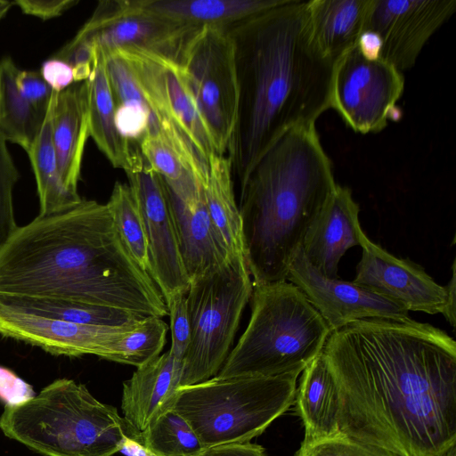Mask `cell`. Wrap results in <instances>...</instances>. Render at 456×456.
<instances>
[{"label": "cell", "instance_id": "cell-23", "mask_svg": "<svg viewBox=\"0 0 456 456\" xmlns=\"http://www.w3.org/2000/svg\"><path fill=\"white\" fill-rule=\"evenodd\" d=\"M371 0L306 1L313 39L334 63L354 47L364 31Z\"/></svg>", "mask_w": 456, "mask_h": 456}, {"label": "cell", "instance_id": "cell-38", "mask_svg": "<svg viewBox=\"0 0 456 456\" xmlns=\"http://www.w3.org/2000/svg\"><path fill=\"white\" fill-rule=\"evenodd\" d=\"M32 387L11 370L0 366V399L6 404H18L35 396Z\"/></svg>", "mask_w": 456, "mask_h": 456}, {"label": "cell", "instance_id": "cell-16", "mask_svg": "<svg viewBox=\"0 0 456 456\" xmlns=\"http://www.w3.org/2000/svg\"><path fill=\"white\" fill-rule=\"evenodd\" d=\"M137 322L121 326H95L57 321L27 313L0 295V335L54 355L92 354L111 361L116 343Z\"/></svg>", "mask_w": 456, "mask_h": 456}, {"label": "cell", "instance_id": "cell-7", "mask_svg": "<svg viewBox=\"0 0 456 456\" xmlns=\"http://www.w3.org/2000/svg\"><path fill=\"white\" fill-rule=\"evenodd\" d=\"M298 375L215 376L178 387L171 409L189 423L204 449L250 442L294 404Z\"/></svg>", "mask_w": 456, "mask_h": 456}, {"label": "cell", "instance_id": "cell-12", "mask_svg": "<svg viewBox=\"0 0 456 456\" xmlns=\"http://www.w3.org/2000/svg\"><path fill=\"white\" fill-rule=\"evenodd\" d=\"M200 28L163 17L140 0H105L98 3L74 38L91 42L103 54L137 47L179 63L187 41Z\"/></svg>", "mask_w": 456, "mask_h": 456}, {"label": "cell", "instance_id": "cell-40", "mask_svg": "<svg viewBox=\"0 0 456 456\" xmlns=\"http://www.w3.org/2000/svg\"><path fill=\"white\" fill-rule=\"evenodd\" d=\"M39 72L52 90L57 93L75 83L72 68L64 61L55 57L45 61Z\"/></svg>", "mask_w": 456, "mask_h": 456}, {"label": "cell", "instance_id": "cell-10", "mask_svg": "<svg viewBox=\"0 0 456 456\" xmlns=\"http://www.w3.org/2000/svg\"><path fill=\"white\" fill-rule=\"evenodd\" d=\"M113 52L126 61L150 108V131L183 137L209 166L212 156L219 155L217 147L180 63L137 47Z\"/></svg>", "mask_w": 456, "mask_h": 456}, {"label": "cell", "instance_id": "cell-1", "mask_svg": "<svg viewBox=\"0 0 456 456\" xmlns=\"http://www.w3.org/2000/svg\"><path fill=\"white\" fill-rule=\"evenodd\" d=\"M338 435L389 456H456V342L412 319H364L330 335Z\"/></svg>", "mask_w": 456, "mask_h": 456}, {"label": "cell", "instance_id": "cell-42", "mask_svg": "<svg viewBox=\"0 0 456 456\" xmlns=\"http://www.w3.org/2000/svg\"><path fill=\"white\" fill-rule=\"evenodd\" d=\"M455 260H453L452 265V276L445 286L447 296H446V304L442 314L446 321L450 323V325L454 329L456 324V316H455V290H456V273H455Z\"/></svg>", "mask_w": 456, "mask_h": 456}, {"label": "cell", "instance_id": "cell-30", "mask_svg": "<svg viewBox=\"0 0 456 456\" xmlns=\"http://www.w3.org/2000/svg\"><path fill=\"white\" fill-rule=\"evenodd\" d=\"M107 207L125 246L138 265L149 273V249L144 223L129 185L117 181Z\"/></svg>", "mask_w": 456, "mask_h": 456}, {"label": "cell", "instance_id": "cell-14", "mask_svg": "<svg viewBox=\"0 0 456 456\" xmlns=\"http://www.w3.org/2000/svg\"><path fill=\"white\" fill-rule=\"evenodd\" d=\"M142 216L149 249V273L167 304L186 294L190 280L184 269L163 178L145 162L126 174Z\"/></svg>", "mask_w": 456, "mask_h": 456}, {"label": "cell", "instance_id": "cell-41", "mask_svg": "<svg viewBox=\"0 0 456 456\" xmlns=\"http://www.w3.org/2000/svg\"><path fill=\"white\" fill-rule=\"evenodd\" d=\"M199 456H265V449L256 444L231 443L205 449Z\"/></svg>", "mask_w": 456, "mask_h": 456}, {"label": "cell", "instance_id": "cell-3", "mask_svg": "<svg viewBox=\"0 0 456 456\" xmlns=\"http://www.w3.org/2000/svg\"><path fill=\"white\" fill-rule=\"evenodd\" d=\"M227 29L235 43L239 112L228 158L241 188L288 129L330 109L334 62L315 45L306 1L289 0Z\"/></svg>", "mask_w": 456, "mask_h": 456}, {"label": "cell", "instance_id": "cell-24", "mask_svg": "<svg viewBox=\"0 0 456 456\" xmlns=\"http://www.w3.org/2000/svg\"><path fill=\"white\" fill-rule=\"evenodd\" d=\"M294 403L305 429L302 443L338 436L337 388L323 352L302 371Z\"/></svg>", "mask_w": 456, "mask_h": 456}, {"label": "cell", "instance_id": "cell-9", "mask_svg": "<svg viewBox=\"0 0 456 456\" xmlns=\"http://www.w3.org/2000/svg\"><path fill=\"white\" fill-rule=\"evenodd\" d=\"M179 63L219 155L228 156L238 122L240 96L232 34L224 27H201L187 41Z\"/></svg>", "mask_w": 456, "mask_h": 456}, {"label": "cell", "instance_id": "cell-36", "mask_svg": "<svg viewBox=\"0 0 456 456\" xmlns=\"http://www.w3.org/2000/svg\"><path fill=\"white\" fill-rule=\"evenodd\" d=\"M170 319L171 346L169 351L176 358L183 360L191 339L186 294L175 295L167 304Z\"/></svg>", "mask_w": 456, "mask_h": 456}, {"label": "cell", "instance_id": "cell-39", "mask_svg": "<svg viewBox=\"0 0 456 456\" xmlns=\"http://www.w3.org/2000/svg\"><path fill=\"white\" fill-rule=\"evenodd\" d=\"M23 13L49 20L61 15L78 4L77 0H17L12 2Z\"/></svg>", "mask_w": 456, "mask_h": 456}, {"label": "cell", "instance_id": "cell-25", "mask_svg": "<svg viewBox=\"0 0 456 456\" xmlns=\"http://www.w3.org/2000/svg\"><path fill=\"white\" fill-rule=\"evenodd\" d=\"M289 0H140L141 4L163 17L195 27L226 28Z\"/></svg>", "mask_w": 456, "mask_h": 456}, {"label": "cell", "instance_id": "cell-15", "mask_svg": "<svg viewBox=\"0 0 456 456\" xmlns=\"http://www.w3.org/2000/svg\"><path fill=\"white\" fill-rule=\"evenodd\" d=\"M287 281L303 292L331 331L364 319H411L405 307L392 300L353 281L322 275L309 264L301 248L289 265Z\"/></svg>", "mask_w": 456, "mask_h": 456}, {"label": "cell", "instance_id": "cell-18", "mask_svg": "<svg viewBox=\"0 0 456 456\" xmlns=\"http://www.w3.org/2000/svg\"><path fill=\"white\" fill-rule=\"evenodd\" d=\"M359 213L360 207L352 191L337 183L301 246L306 260L322 275L338 278V263L346 250L361 247L367 238L359 222Z\"/></svg>", "mask_w": 456, "mask_h": 456}, {"label": "cell", "instance_id": "cell-6", "mask_svg": "<svg viewBox=\"0 0 456 456\" xmlns=\"http://www.w3.org/2000/svg\"><path fill=\"white\" fill-rule=\"evenodd\" d=\"M0 428L45 456H113L128 436L115 407L69 379L54 380L25 402L6 404Z\"/></svg>", "mask_w": 456, "mask_h": 456}, {"label": "cell", "instance_id": "cell-43", "mask_svg": "<svg viewBox=\"0 0 456 456\" xmlns=\"http://www.w3.org/2000/svg\"><path fill=\"white\" fill-rule=\"evenodd\" d=\"M119 452L125 456H156L142 443L128 436L125 438Z\"/></svg>", "mask_w": 456, "mask_h": 456}, {"label": "cell", "instance_id": "cell-4", "mask_svg": "<svg viewBox=\"0 0 456 456\" xmlns=\"http://www.w3.org/2000/svg\"><path fill=\"white\" fill-rule=\"evenodd\" d=\"M336 185L315 124L288 129L263 153L240 188L239 208L253 285L287 281L293 257Z\"/></svg>", "mask_w": 456, "mask_h": 456}, {"label": "cell", "instance_id": "cell-29", "mask_svg": "<svg viewBox=\"0 0 456 456\" xmlns=\"http://www.w3.org/2000/svg\"><path fill=\"white\" fill-rule=\"evenodd\" d=\"M2 296L11 305L27 313L77 324L121 326L143 319L120 309L82 302L46 297Z\"/></svg>", "mask_w": 456, "mask_h": 456}, {"label": "cell", "instance_id": "cell-28", "mask_svg": "<svg viewBox=\"0 0 456 456\" xmlns=\"http://www.w3.org/2000/svg\"><path fill=\"white\" fill-rule=\"evenodd\" d=\"M19 70L11 57L0 60V130L7 141L27 152L46 113L38 112L20 94L16 84Z\"/></svg>", "mask_w": 456, "mask_h": 456}, {"label": "cell", "instance_id": "cell-27", "mask_svg": "<svg viewBox=\"0 0 456 456\" xmlns=\"http://www.w3.org/2000/svg\"><path fill=\"white\" fill-rule=\"evenodd\" d=\"M232 176L231 159L227 156L213 155L203 192L210 218L230 255L245 258L241 217Z\"/></svg>", "mask_w": 456, "mask_h": 456}, {"label": "cell", "instance_id": "cell-34", "mask_svg": "<svg viewBox=\"0 0 456 456\" xmlns=\"http://www.w3.org/2000/svg\"><path fill=\"white\" fill-rule=\"evenodd\" d=\"M20 177L7 147V140L0 130V245L17 229L12 192Z\"/></svg>", "mask_w": 456, "mask_h": 456}, {"label": "cell", "instance_id": "cell-11", "mask_svg": "<svg viewBox=\"0 0 456 456\" xmlns=\"http://www.w3.org/2000/svg\"><path fill=\"white\" fill-rule=\"evenodd\" d=\"M403 72L380 58L366 56L357 44L333 66L330 108L352 130L382 131L404 90Z\"/></svg>", "mask_w": 456, "mask_h": 456}, {"label": "cell", "instance_id": "cell-31", "mask_svg": "<svg viewBox=\"0 0 456 456\" xmlns=\"http://www.w3.org/2000/svg\"><path fill=\"white\" fill-rule=\"evenodd\" d=\"M156 456H199L205 449L189 423L172 409L136 439Z\"/></svg>", "mask_w": 456, "mask_h": 456}, {"label": "cell", "instance_id": "cell-33", "mask_svg": "<svg viewBox=\"0 0 456 456\" xmlns=\"http://www.w3.org/2000/svg\"><path fill=\"white\" fill-rule=\"evenodd\" d=\"M138 145L145 162L165 182H178L191 175L177 151L158 132L147 133Z\"/></svg>", "mask_w": 456, "mask_h": 456}, {"label": "cell", "instance_id": "cell-8", "mask_svg": "<svg viewBox=\"0 0 456 456\" xmlns=\"http://www.w3.org/2000/svg\"><path fill=\"white\" fill-rule=\"evenodd\" d=\"M252 290L246 259L240 256L190 281L186 302L191 339L183 360L180 387L206 381L219 372Z\"/></svg>", "mask_w": 456, "mask_h": 456}, {"label": "cell", "instance_id": "cell-35", "mask_svg": "<svg viewBox=\"0 0 456 456\" xmlns=\"http://www.w3.org/2000/svg\"><path fill=\"white\" fill-rule=\"evenodd\" d=\"M295 456H389L373 447L336 436L313 443H301Z\"/></svg>", "mask_w": 456, "mask_h": 456}, {"label": "cell", "instance_id": "cell-21", "mask_svg": "<svg viewBox=\"0 0 456 456\" xmlns=\"http://www.w3.org/2000/svg\"><path fill=\"white\" fill-rule=\"evenodd\" d=\"M97 49V59L87 85L89 134L110 163L126 174L141 169L145 164L139 145L123 137L115 123V101L110 85L103 53Z\"/></svg>", "mask_w": 456, "mask_h": 456}, {"label": "cell", "instance_id": "cell-17", "mask_svg": "<svg viewBox=\"0 0 456 456\" xmlns=\"http://www.w3.org/2000/svg\"><path fill=\"white\" fill-rule=\"evenodd\" d=\"M354 283L392 300L408 311L443 314L445 286L437 284L416 263L396 257L368 237L362 246Z\"/></svg>", "mask_w": 456, "mask_h": 456}, {"label": "cell", "instance_id": "cell-26", "mask_svg": "<svg viewBox=\"0 0 456 456\" xmlns=\"http://www.w3.org/2000/svg\"><path fill=\"white\" fill-rule=\"evenodd\" d=\"M57 92H53L42 126L27 151L35 175L39 198V215L46 216L73 208L82 201L77 191L64 183L53 142V110Z\"/></svg>", "mask_w": 456, "mask_h": 456}, {"label": "cell", "instance_id": "cell-5", "mask_svg": "<svg viewBox=\"0 0 456 456\" xmlns=\"http://www.w3.org/2000/svg\"><path fill=\"white\" fill-rule=\"evenodd\" d=\"M248 326L216 375L300 374L323 350L327 322L290 282L253 285Z\"/></svg>", "mask_w": 456, "mask_h": 456}, {"label": "cell", "instance_id": "cell-32", "mask_svg": "<svg viewBox=\"0 0 456 456\" xmlns=\"http://www.w3.org/2000/svg\"><path fill=\"white\" fill-rule=\"evenodd\" d=\"M168 330L162 318L149 316L138 321L116 343L111 362L141 367L162 351Z\"/></svg>", "mask_w": 456, "mask_h": 456}, {"label": "cell", "instance_id": "cell-37", "mask_svg": "<svg viewBox=\"0 0 456 456\" xmlns=\"http://www.w3.org/2000/svg\"><path fill=\"white\" fill-rule=\"evenodd\" d=\"M16 84L22 97L38 112L45 114L54 91L44 80L40 72L19 70Z\"/></svg>", "mask_w": 456, "mask_h": 456}, {"label": "cell", "instance_id": "cell-19", "mask_svg": "<svg viewBox=\"0 0 456 456\" xmlns=\"http://www.w3.org/2000/svg\"><path fill=\"white\" fill-rule=\"evenodd\" d=\"M182 368L183 361L168 350L138 367L123 383L121 409L128 437L136 439L171 409L180 387Z\"/></svg>", "mask_w": 456, "mask_h": 456}, {"label": "cell", "instance_id": "cell-13", "mask_svg": "<svg viewBox=\"0 0 456 456\" xmlns=\"http://www.w3.org/2000/svg\"><path fill=\"white\" fill-rule=\"evenodd\" d=\"M455 11L456 0H371L364 31L379 37V58L403 72Z\"/></svg>", "mask_w": 456, "mask_h": 456}, {"label": "cell", "instance_id": "cell-22", "mask_svg": "<svg viewBox=\"0 0 456 456\" xmlns=\"http://www.w3.org/2000/svg\"><path fill=\"white\" fill-rule=\"evenodd\" d=\"M52 133L61 177L68 187L77 191L84 151L90 136L86 81L57 93Z\"/></svg>", "mask_w": 456, "mask_h": 456}, {"label": "cell", "instance_id": "cell-2", "mask_svg": "<svg viewBox=\"0 0 456 456\" xmlns=\"http://www.w3.org/2000/svg\"><path fill=\"white\" fill-rule=\"evenodd\" d=\"M0 295L46 297L168 315L151 276L134 261L107 204L82 200L38 215L0 245Z\"/></svg>", "mask_w": 456, "mask_h": 456}, {"label": "cell", "instance_id": "cell-20", "mask_svg": "<svg viewBox=\"0 0 456 456\" xmlns=\"http://www.w3.org/2000/svg\"><path fill=\"white\" fill-rule=\"evenodd\" d=\"M165 186L189 280L224 265L232 256L210 218L204 192L196 201L188 203Z\"/></svg>", "mask_w": 456, "mask_h": 456}]
</instances>
